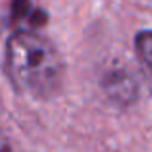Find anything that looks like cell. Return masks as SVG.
Masks as SVG:
<instances>
[{
    "label": "cell",
    "mask_w": 152,
    "mask_h": 152,
    "mask_svg": "<svg viewBox=\"0 0 152 152\" xmlns=\"http://www.w3.org/2000/svg\"><path fill=\"white\" fill-rule=\"evenodd\" d=\"M6 71L18 91L46 98L60 89L64 62L58 48L37 31H15L6 45Z\"/></svg>",
    "instance_id": "cell-1"
},
{
    "label": "cell",
    "mask_w": 152,
    "mask_h": 152,
    "mask_svg": "<svg viewBox=\"0 0 152 152\" xmlns=\"http://www.w3.org/2000/svg\"><path fill=\"white\" fill-rule=\"evenodd\" d=\"M10 19L18 31H35L46 23V14L31 0H10Z\"/></svg>",
    "instance_id": "cell-2"
},
{
    "label": "cell",
    "mask_w": 152,
    "mask_h": 152,
    "mask_svg": "<svg viewBox=\"0 0 152 152\" xmlns=\"http://www.w3.org/2000/svg\"><path fill=\"white\" fill-rule=\"evenodd\" d=\"M135 48L141 58V62L146 66V69L152 73V31H141L135 37Z\"/></svg>",
    "instance_id": "cell-3"
},
{
    "label": "cell",
    "mask_w": 152,
    "mask_h": 152,
    "mask_svg": "<svg viewBox=\"0 0 152 152\" xmlns=\"http://www.w3.org/2000/svg\"><path fill=\"white\" fill-rule=\"evenodd\" d=\"M0 152H14L12 145L6 141V139H0Z\"/></svg>",
    "instance_id": "cell-4"
},
{
    "label": "cell",
    "mask_w": 152,
    "mask_h": 152,
    "mask_svg": "<svg viewBox=\"0 0 152 152\" xmlns=\"http://www.w3.org/2000/svg\"><path fill=\"white\" fill-rule=\"evenodd\" d=\"M0 29H2V23H0Z\"/></svg>",
    "instance_id": "cell-5"
}]
</instances>
